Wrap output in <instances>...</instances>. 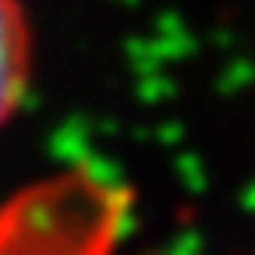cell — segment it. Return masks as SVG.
<instances>
[{
  "instance_id": "1",
  "label": "cell",
  "mask_w": 255,
  "mask_h": 255,
  "mask_svg": "<svg viewBox=\"0 0 255 255\" xmlns=\"http://www.w3.org/2000/svg\"><path fill=\"white\" fill-rule=\"evenodd\" d=\"M36 82V28L25 0H0V131L25 110Z\"/></svg>"
}]
</instances>
